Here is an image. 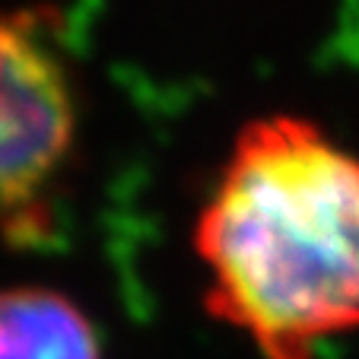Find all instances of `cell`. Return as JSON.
I'll return each mask as SVG.
<instances>
[{
  "mask_svg": "<svg viewBox=\"0 0 359 359\" xmlns=\"http://www.w3.org/2000/svg\"><path fill=\"white\" fill-rule=\"evenodd\" d=\"M207 309L264 359L359 327V156L296 115L232 143L194 226Z\"/></svg>",
  "mask_w": 359,
  "mask_h": 359,
  "instance_id": "obj_1",
  "label": "cell"
},
{
  "mask_svg": "<svg viewBox=\"0 0 359 359\" xmlns=\"http://www.w3.org/2000/svg\"><path fill=\"white\" fill-rule=\"evenodd\" d=\"M76 147L70 67L39 13H0V236L39 238Z\"/></svg>",
  "mask_w": 359,
  "mask_h": 359,
  "instance_id": "obj_2",
  "label": "cell"
},
{
  "mask_svg": "<svg viewBox=\"0 0 359 359\" xmlns=\"http://www.w3.org/2000/svg\"><path fill=\"white\" fill-rule=\"evenodd\" d=\"M0 359H102L99 334L76 302L45 286L0 290Z\"/></svg>",
  "mask_w": 359,
  "mask_h": 359,
  "instance_id": "obj_3",
  "label": "cell"
}]
</instances>
